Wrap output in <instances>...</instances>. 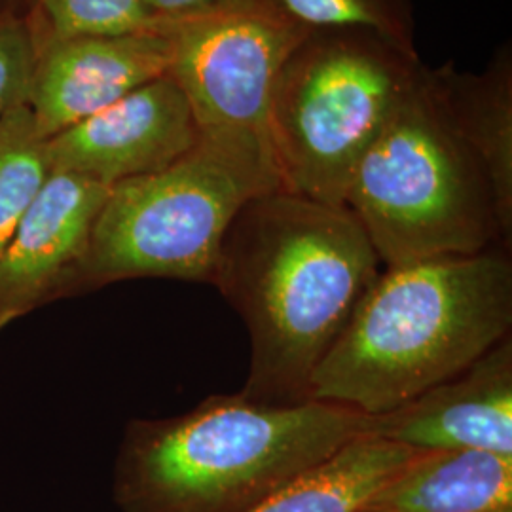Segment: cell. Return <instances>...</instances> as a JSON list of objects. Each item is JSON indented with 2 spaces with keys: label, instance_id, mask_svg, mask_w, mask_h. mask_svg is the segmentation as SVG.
<instances>
[{
  "label": "cell",
  "instance_id": "obj_16",
  "mask_svg": "<svg viewBox=\"0 0 512 512\" xmlns=\"http://www.w3.org/2000/svg\"><path fill=\"white\" fill-rule=\"evenodd\" d=\"M25 18L40 52L63 38L128 35L160 27L145 0H27Z\"/></svg>",
  "mask_w": 512,
  "mask_h": 512
},
{
  "label": "cell",
  "instance_id": "obj_5",
  "mask_svg": "<svg viewBox=\"0 0 512 512\" xmlns=\"http://www.w3.org/2000/svg\"><path fill=\"white\" fill-rule=\"evenodd\" d=\"M274 190L283 188L270 148L200 133L175 164L110 188L78 291L133 277L213 283L232 220L245 203Z\"/></svg>",
  "mask_w": 512,
  "mask_h": 512
},
{
  "label": "cell",
  "instance_id": "obj_20",
  "mask_svg": "<svg viewBox=\"0 0 512 512\" xmlns=\"http://www.w3.org/2000/svg\"><path fill=\"white\" fill-rule=\"evenodd\" d=\"M27 0H0V16L6 14H23L25 16Z\"/></svg>",
  "mask_w": 512,
  "mask_h": 512
},
{
  "label": "cell",
  "instance_id": "obj_3",
  "mask_svg": "<svg viewBox=\"0 0 512 512\" xmlns=\"http://www.w3.org/2000/svg\"><path fill=\"white\" fill-rule=\"evenodd\" d=\"M342 404L213 395L167 420L133 421L114 469L122 512H245L363 435Z\"/></svg>",
  "mask_w": 512,
  "mask_h": 512
},
{
  "label": "cell",
  "instance_id": "obj_11",
  "mask_svg": "<svg viewBox=\"0 0 512 512\" xmlns=\"http://www.w3.org/2000/svg\"><path fill=\"white\" fill-rule=\"evenodd\" d=\"M363 435L418 452L484 450L512 456L511 338L410 403L365 416Z\"/></svg>",
  "mask_w": 512,
  "mask_h": 512
},
{
  "label": "cell",
  "instance_id": "obj_15",
  "mask_svg": "<svg viewBox=\"0 0 512 512\" xmlns=\"http://www.w3.org/2000/svg\"><path fill=\"white\" fill-rule=\"evenodd\" d=\"M50 173L48 139L40 135L29 107L0 118V253Z\"/></svg>",
  "mask_w": 512,
  "mask_h": 512
},
{
  "label": "cell",
  "instance_id": "obj_2",
  "mask_svg": "<svg viewBox=\"0 0 512 512\" xmlns=\"http://www.w3.org/2000/svg\"><path fill=\"white\" fill-rule=\"evenodd\" d=\"M511 323L505 255L488 249L385 268L313 372L310 401L382 416L473 365Z\"/></svg>",
  "mask_w": 512,
  "mask_h": 512
},
{
  "label": "cell",
  "instance_id": "obj_13",
  "mask_svg": "<svg viewBox=\"0 0 512 512\" xmlns=\"http://www.w3.org/2000/svg\"><path fill=\"white\" fill-rule=\"evenodd\" d=\"M372 512H512V456L421 452L368 501Z\"/></svg>",
  "mask_w": 512,
  "mask_h": 512
},
{
  "label": "cell",
  "instance_id": "obj_6",
  "mask_svg": "<svg viewBox=\"0 0 512 512\" xmlns=\"http://www.w3.org/2000/svg\"><path fill=\"white\" fill-rule=\"evenodd\" d=\"M344 207L385 268L478 255L501 239L494 192L442 109L429 67L355 167Z\"/></svg>",
  "mask_w": 512,
  "mask_h": 512
},
{
  "label": "cell",
  "instance_id": "obj_10",
  "mask_svg": "<svg viewBox=\"0 0 512 512\" xmlns=\"http://www.w3.org/2000/svg\"><path fill=\"white\" fill-rule=\"evenodd\" d=\"M173 55L160 27L128 35H86L42 48L27 107L44 139L73 128L128 93L164 76Z\"/></svg>",
  "mask_w": 512,
  "mask_h": 512
},
{
  "label": "cell",
  "instance_id": "obj_9",
  "mask_svg": "<svg viewBox=\"0 0 512 512\" xmlns=\"http://www.w3.org/2000/svg\"><path fill=\"white\" fill-rule=\"evenodd\" d=\"M110 188L52 171L0 253V330L61 294L78 291L93 224Z\"/></svg>",
  "mask_w": 512,
  "mask_h": 512
},
{
  "label": "cell",
  "instance_id": "obj_18",
  "mask_svg": "<svg viewBox=\"0 0 512 512\" xmlns=\"http://www.w3.org/2000/svg\"><path fill=\"white\" fill-rule=\"evenodd\" d=\"M38 55L29 19L23 14L0 16V118L27 105Z\"/></svg>",
  "mask_w": 512,
  "mask_h": 512
},
{
  "label": "cell",
  "instance_id": "obj_1",
  "mask_svg": "<svg viewBox=\"0 0 512 512\" xmlns=\"http://www.w3.org/2000/svg\"><path fill=\"white\" fill-rule=\"evenodd\" d=\"M380 274L346 207L285 190L245 203L222 239L213 281L251 336L241 393L260 403L310 401L313 372Z\"/></svg>",
  "mask_w": 512,
  "mask_h": 512
},
{
  "label": "cell",
  "instance_id": "obj_21",
  "mask_svg": "<svg viewBox=\"0 0 512 512\" xmlns=\"http://www.w3.org/2000/svg\"><path fill=\"white\" fill-rule=\"evenodd\" d=\"M363 512H372V511H363Z\"/></svg>",
  "mask_w": 512,
  "mask_h": 512
},
{
  "label": "cell",
  "instance_id": "obj_19",
  "mask_svg": "<svg viewBox=\"0 0 512 512\" xmlns=\"http://www.w3.org/2000/svg\"><path fill=\"white\" fill-rule=\"evenodd\" d=\"M220 0H145L150 14L158 21L183 18L192 12L203 10Z\"/></svg>",
  "mask_w": 512,
  "mask_h": 512
},
{
  "label": "cell",
  "instance_id": "obj_8",
  "mask_svg": "<svg viewBox=\"0 0 512 512\" xmlns=\"http://www.w3.org/2000/svg\"><path fill=\"white\" fill-rule=\"evenodd\" d=\"M200 128L177 82L164 74L48 139L52 171L112 188L162 171L196 147Z\"/></svg>",
  "mask_w": 512,
  "mask_h": 512
},
{
  "label": "cell",
  "instance_id": "obj_4",
  "mask_svg": "<svg viewBox=\"0 0 512 512\" xmlns=\"http://www.w3.org/2000/svg\"><path fill=\"white\" fill-rule=\"evenodd\" d=\"M418 54L357 27H315L285 59L268 135L285 192L344 207L349 181L425 73Z\"/></svg>",
  "mask_w": 512,
  "mask_h": 512
},
{
  "label": "cell",
  "instance_id": "obj_7",
  "mask_svg": "<svg viewBox=\"0 0 512 512\" xmlns=\"http://www.w3.org/2000/svg\"><path fill=\"white\" fill-rule=\"evenodd\" d=\"M164 23L173 42L167 74L183 90L200 133L249 139L272 152L275 80L311 27L279 0H220Z\"/></svg>",
  "mask_w": 512,
  "mask_h": 512
},
{
  "label": "cell",
  "instance_id": "obj_14",
  "mask_svg": "<svg viewBox=\"0 0 512 512\" xmlns=\"http://www.w3.org/2000/svg\"><path fill=\"white\" fill-rule=\"evenodd\" d=\"M418 450L361 435L245 512H363Z\"/></svg>",
  "mask_w": 512,
  "mask_h": 512
},
{
  "label": "cell",
  "instance_id": "obj_17",
  "mask_svg": "<svg viewBox=\"0 0 512 512\" xmlns=\"http://www.w3.org/2000/svg\"><path fill=\"white\" fill-rule=\"evenodd\" d=\"M311 29L357 27L372 31L408 54H418L414 0H279Z\"/></svg>",
  "mask_w": 512,
  "mask_h": 512
},
{
  "label": "cell",
  "instance_id": "obj_12",
  "mask_svg": "<svg viewBox=\"0 0 512 512\" xmlns=\"http://www.w3.org/2000/svg\"><path fill=\"white\" fill-rule=\"evenodd\" d=\"M442 109L459 139L473 152L494 192L501 239L512 236V46L495 48L478 73L450 61L429 67Z\"/></svg>",
  "mask_w": 512,
  "mask_h": 512
}]
</instances>
